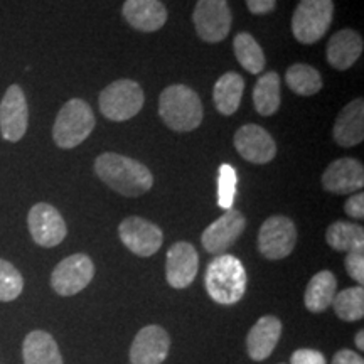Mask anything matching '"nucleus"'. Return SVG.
Returning a JSON list of instances; mask_svg holds the SVG:
<instances>
[{"label":"nucleus","instance_id":"nucleus-1","mask_svg":"<svg viewBox=\"0 0 364 364\" xmlns=\"http://www.w3.org/2000/svg\"><path fill=\"white\" fill-rule=\"evenodd\" d=\"M95 172L108 188L125 198H140L154 184L152 172L142 162L115 152H105L97 157Z\"/></svg>","mask_w":364,"mask_h":364},{"label":"nucleus","instance_id":"nucleus-2","mask_svg":"<svg viewBox=\"0 0 364 364\" xmlns=\"http://www.w3.org/2000/svg\"><path fill=\"white\" fill-rule=\"evenodd\" d=\"M204 285L215 302L233 306L247 292V270L233 255H218L206 268Z\"/></svg>","mask_w":364,"mask_h":364},{"label":"nucleus","instance_id":"nucleus-3","mask_svg":"<svg viewBox=\"0 0 364 364\" xmlns=\"http://www.w3.org/2000/svg\"><path fill=\"white\" fill-rule=\"evenodd\" d=\"M159 115L174 132H191L203 124V103L186 85L167 86L159 97Z\"/></svg>","mask_w":364,"mask_h":364},{"label":"nucleus","instance_id":"nucleus-4","mask_svg":"<svg viewBox=\"0 0 364 364\" xmlns=\"http://www.w3.org/2000/svg\"><path fill=\"white\" fill-rule=\"evenodd\" d=\"M95 125L93 110L85 100L73 98L65 103L53 127L54 144L59 149H75L88 139Z\"/></svg>","mask_w":364,"mask_h":364},{"label":"nucleus","instance_id":"nucleus-5","mask_svg":"<svg viewBox=\"0 0 364 364\" xmlns=\"http://www.w3.org/2000/svg\"><path fill=\"white\" fill-rule=\"evenodd\" d=\"M98 103L103 117L108 120H130L144 107L142 86L132 80H117L102 90Z\"/></svg>","mask_w":364,"mask_h":364},{"label":"nucleus","instance_id":"nucleus-6","mask_svg":"<svg viewBox=\"0 0 364 364\" xmlns=\"http://www.w3.org/2000/svg\"><path fill=\"white\" fill-rule=\"evenodd\" d=\"M334 2L332 0H300L292 16L295 39L302 44H314L329 31Z\"/></svg>","mask_w":364,"mask_h":364},{"label":"nucleus","instance_id":"nucleus-7","mask_svg":"<svg viewBox=\"0 0 364 364\" xmlns=\"http://www.w3.org/2000/svg\"><path fill=\"white\" fill-rule=\"evenodd\" d=\"M297 243V228L287 216H270L258 233V252L268 260H282L294 252Z\"/></svg>","mask_w":364,"mask_h":364},{"label":"nucleus","instance_id":"nucleus-8","mask_svg":"<svg viewBox=\"0 0 364 364\" xmlns=\"http://www.w3.org/2000/svg\"><path fill=\"white\" fill-rule=\"evenodd\" d=\"M196 33L206 43H220L231 31V9L228 0H198L193 12Z\"/></svg>","mask_w":364,"mask_h":364},{"label":"nucleus","instance_id":"nucleus-9","mask_svg":"<svg viewBox=\"0 0 364 364\" xmlns=\"http://www.w3.org/2000/svg\"><path fill=\"white\" fill-rule=\"evenodd\" d=\"M95 277V265L85 253H75L59 262L51 275V287L58 295L71 297L90 285Z\"/></svg>","mask_w":364,"mask_h":364},{"label":"nucleus","instance_id":"nucleus-10","mask_svg":"<svg viewBox=\"0 0 364 364\" xmlns=\"http://www.w3.org/2000/svg\"><path fill=\"white\" fill-rule=\"evenodd\" d=\"M122 243L136 257H152L164 243L162 230L140 216H130L118 226Z\"/></svg>","mask_w":364,"mask_h":364},{"label":"nucleus","instance_id":"nucleus-11","mask_svg":"<svg viewBox=\"0 0 364 364\" xmlns=\"http://www.w3.org/2000/svg\"><path fill=\"white\" fill-rule=\"evenodd\" d=\"M27 226L33 240L39 247H58L66 238L68 228L61 213L48 203H38L31 208L27 216Z\"/></svg>","mask_w":364,"mask_h":364},{"label":"nucleus","instance_id":"nucleus-12","mask_svg":"<svg viewBox=\"0 0 364 364\" xmlns=\"http://www.w3.org/2000/svg\"><path fill=\"white\" fill-rule=\"evenodd\" d=\"M29 125V107L19 85L9 86L0 102V134L7 142H19Z\"/></svg>","mask_w":364,"mask_h":364},{"label":"nucleus","instance_id":"nucleus-13","mask_svg":"<svg viewBox=\"0 0 364 364\" xmlns=\"http://www.w3.org/2000/svg\"><path fill=\"white\" fill-rule=\"evenodd\" d=\"M247 228V218L238 209H228L221 218L211 223L201 236V243L208 253L225 255Z\"/></svg>","mask_w":364,"mask_h":364},{"label":"nucleus","instance_id":"nucleus-14","mask_svg":"<svg viewBox=\"0 0 364 364\" xmlns=\"http://www.w3.org/2000/svg\"><path fill=\"white\" fill-rule=\"evenodd\" d=\"M171 349L167 331L161 326H147L136 332L130 348L132 364H162Z\"/></svg>","mask_w":364,"mask_h":364},{"label":"nucleus","instance_id":"nucleus-15","mask_svg":"<svg viewBox=\"0 0 364 364\" xmlns=\"http://www.w3.org/2000/svg\"><path fill=\"white\" fill-rule=\"evenodd\" d=\"M235 147L245 161L252 164H268L277 156L273 136L260 125H243L235 134Z\"/></svg>","mask_w":364,"mask_h":364},{"label":"nucleus","instance_id":"nucleus-16","mask_svg":"<svg viewBox=\"0 0 364 364\" xmlns=\"http://www.w3.org/2000/svg\"><path fill=\"white\" fill-rule=\"evenodd\" d=\"M364 186L363 164L351 157H343L331 162L322 174V188L332 194H351Z\"/></svg>","mask_w":364,"mask_h":364},{"label":"nucleus","instance_id":"nucleus-17","mask_svg":"<svg viewBox=\"0 0 364 364\" xmlns=\"http://www.w3.org/2000/svg\"><path fill=\"white\" fill-rule=\"evenodd\" d=\"M199 257L188 241H177L167 252L166 279L172 289H186L193 284L198 273Z\"/></svg>","mask_w":364,"mask_h":364},{"label":"nucleus","instance_id":"nucleus-18","mask_svg":"<svg viewBox=\"0 0 364 364\" xmlns=\"http://www.w3.org/2000/svg\"><path fill=\"white\" fill-rule=\"evenodd\" d=\"M125 21L136 31L156 33L167 22V9L161 0H125Z\"/></svg>","mask_w":364,"mask_h":364},{"label":"nucleus","instance_id":"nucleus-19","mask_svg":"<svg viewBox=\"0 0 364 364\" xmlns=\"http://www.w3.org/2000/svg\"><path fill=\"white\" fill-rule=\"evenodd\" d=\"M336 144L341 147H354L361 144L364 139V102L363 98L353 100L336 118L334 132H332Z\"/></svg>","mask_w":364,"mask_h":364},{"label":"nucleus","instance_id":"nucleus-20","mask_svg":"<svg viewBox=\"0 0 364 364\" xmlns=\"http://www.w3.org/2000/svg\"><path fill=\"white\" fill-rule=\"evenodd\" d=\"M282 334V322L273 316L258 318L247 336V351L253 361H265L277 348Z\"/></svg>","mask_w":364,"mask_h":364},{"label":"nucleus","instance_id":"nucleus-21","mask_svg":"<svg viewBox=\"0 0 364 364\" xmlns=\"http://www.w3.org/2000/svg\"><path fill=\"white\" fill-rule=\"evenodd\" d=\"M363 38L356 31H338L327 43V63L339 71L349 70L363 54Z\"/></svg>","mask_w":364,"mask_h":364},{"label":"nucleus","instance_id":"nucleus-22","mask_svg":"<svg viewBox=\"0 0 364 364\" xmlns=\"http://www.w3.org/2000/svg\"><path fill=\"white\" fill-rule=\"evenodd\" d=\"M22 358L24 364H63L58 343L44 331H33L26 336Z\"/></svg>","mask_w":364,"mask_h":364},{"label":"nucleus","instance_id":"nucleus-23","mask_svg":"<svg viewBox=\"0 0 364 364\" xmlns=\"http://www.w3.org/2000/svg\"><path fill=\"white\" fill-rule=\"evenodd\" d=\"M245 91V80L238 73H226L216 81L215 90H213V98H215V107L221 115L230 117L236 113L240 108L241 98Z\"/></svg>","mask_w":364,"mask_h":364},{"label":"nucleus","instance_id":"nucleus-24","mask_svg":"<svg viewBox=\"0 0 364 364\" xmlns=\"http://www.w3.org/2000/svg\"><path fill=\"white\" fill-rule=\"evenodd\" d=\"M336 290H338V280H336L334 273H331L329 270L316 273L306 289V297H304L306 307L316 314L324 312L326 309L332 306Z\"/></svg>","mask_w":364,"mask_h":364},{"label":"nucleus","instance_id":"nucleus-25","mask_svg":"<svg viewBox=\"0 0 364 364\" xmlns=\"http://www.w3.org/2000/svg\"><path fill=\"white\" fill-rule=\"evenodd\" d=\"M255 110L262 117H272L280 108V76L279 73L268 71L260 76L253 90Z\"/></svg>","mask_w":364,"mask_h":364},{"label":"nucleus","instance_id":"nucleus-26","mask_svg":"<svg viewBox=\"0 0 364 364\" xmlns=\"http://www.w3.org/2000/svg\"><path fill=\"white\" fill-rule=\"evenodd\" d=\"M326 241L336 252H354L364 248V230L354 223L336 221L327 228Z\"/></svg>","mask_w":364,"mask_h":364},{"label":"nucleus","instance_id":"nucleus-27","mask_svg":"<svg viewBox=\"0 0 364 364\" xmlns=\"http://www.w3.org/2000/svg\"><path fill=\"white\" fill-rule=\"evenodd\" d=\"M235 56L240 61V65L252 75H260L265 68V54L257 39L248 33H240L235 36L233 41Z\"/></svg>","mask_w":364,"mask_h":364},{"label":"nucleus","instance_id":"nucleus-28","mask_svg":"<svg viewBox=\"0 0 364 364\" xmlns=\"http://www.w3.org/2000/svg\"><path fill=\"white\" fill-rule=\"evenodd\" d=\"M285 81L289 88L300 97H312L322 88V78L318 71L309 65H302V63L292 65L287 70Z\"/></svg>","mask_w":364,"mask_h":364},{"label":"nucleus","instance_id":"nucleus-29","mask_svg":"<svg viewBox=\"0 0 364 364\" xmlns=\"http://www.w3.org/2000/svg\"><path fill=\"white\" fill-rule=\"evenodd\" d=\"M332 306L339 318L346 322L361 321L364 316V290L361 285L346 289L343 292L336 294Z\"/></svg>","mask_w":364,"mask_h":364},{"label":"nucleus","instance_id":"nucleus-30","mask_svg":"<svg viewBox=\"0 0 364 364\" xmlns=\"http://www.w3.org/2000/svg\"><path fill=\"white\" fill-rule=\"evenodd\" d=\"M24 279L11 262L0 258V302H12L22 294Z\"/></svg>","mask_w":364,"mask_h":364},{"label":"nucleus","instance_id":"nucleus-31","mask_svg":"<svg viewBox=\"0 0 364 364\" xmlns=\"http://www.w3.org/2000/svg\"><path fill=\"white\" fill-rule=\"evenodd\" d=\"M236 184H238V176L233 166L223 164L220 167V176H218V206L221 209H233V201L236 196Z\"/></svg>","mask_w":364,"mask_h":364},{"label":"nucleus","instance_id":"nucleus-32","mask_svg":"<svg viewBox=\"0 0 364 364\" xmlns=\"http://www.w3.org/2000/svg\"><path fill=\"white\" fill-rule=\"evenodd\" d=\"M346 270H348L349 277L356 280L359 285L364 284V252L361 250H354L346 255Z\"/></svg>","mask_w":364,"mask_h":364},{"label":"nucleus","instance_id":"nucleus-33","mask_svg":"<svg viewBox=\"0 0 364 364\" xmlns=\"http://www.w3.org/2000/svg\"><path fill=\"white\" fill-rule=\"evenodd\" d=\"M290 364H327L324 354L316 349H297L292 354Z\"/></svg>","mask_w":364,"mask_h":364},{"label":"nucleus","instance_id":"nucleus-34","mask_svg":"<svg viewBox=\"0 0 364 364\" xmlns=\"http://www.w3.org/2000/svg\"><path fill=\"white\" fill-rule=\"evenodd\" d=\"M346 215L354 218V220H363L364 218V194L359 191L358 194L351 196L344 204Z\"/></svg>","mask_w":364,"mask_h":364},{"label":"nucleus","instance_id":"nucleus-35","mask_svg":"<svg viewBox=\"0 0 364 364\" xmlns=\"http://www.w3.org/2000/svg\"><path fill=\"white\" fill-rule=\"evenodd\" d=\"M277 6V0H247V7L255 16H263V14L273 12Z\"/></svg>","mask_w":364,"mask_h":364},{"label":"nucleus","instance_id":"nucleus-36","mask_svg":"<svg viewBox=\"0 0 364 364\" xmlns=\"http://www.w3.org/2000/svg\"><path fill=\"white\" fill-rule=\"evenodd\" d=\"M332 364H364V361L358 353L343 349V351L336 353V356L332 358Z\"/></svg>","mask_w":364,"mask_h":364},{"label":"nucleus","instance_id":"nucleus-37","mask_svg":"<svg viewBox=\"0 0 364 364\" xmlns=\"http://www.w3.org/2000/svg\"><path fill=\"white\" fill-rule=\"evenodd\" d=\"M354 343H356V346H358V349H364V332L363 331H359L358 334H356V338H354Z\"/></svg>","mask_w":364,"mask_h":364}]
</instances>
